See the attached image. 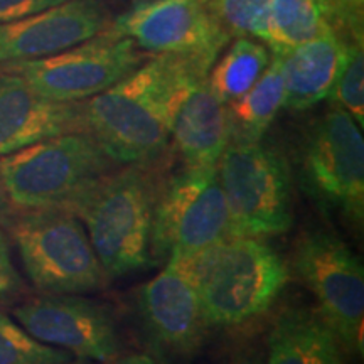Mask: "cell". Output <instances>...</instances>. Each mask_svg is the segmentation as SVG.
Masks as SVG:
<instances>
[{"mask_svg": "<svg viewBox=\"0 0 364 364\" xmlns=\"http://www.w3.org/2000/svg\"><path fill=\"white\" fill-rule=\"evenodd\" d=\"M136 314L154 348L177 358L193 356L206 341L209 324L194 285L176 262L136 292Z\"/></svg>", "mask_w": 364, "mask_h": 364, "instance_id": "obj_13", "label": "cell"}, {"mask_svg": "<svg viewBox=\"0 0 364 364\" xmlns=\"http://www.w3.org/2000/svg\"><path fill=\"white\" fill-rule=\"evenodd\" d=\"M265 364H344V348L317 309L285 307L268 336Z\"/></svg>", "mask_w": 364, "mask_h": 364, "instance_id": "obj_18", "label": "cell"}, {"mask_svg": "<svg viewBox=\"0 0 364 364\" xmlns=\"http://www.w3.org/2000/svg\"><path fill=\"white\" fill-rule=\"evenodd\" d=\"M231 139L228 105L216 97L208 76L189 86L177 107L171 140L184 167H216Z\"/></svg>", "mask_w": 364, "mask_h": 364, "instance_id": "obj_16", "label": "cell"}, {"mask_svg": "<svg viewBox=\"0 0 364 364\" xmlns=\"http://www.w3.org/2000/svg\"><path fill=\"white\" fill-rule=\"evenodd\" d=\"M159 161L117 167L71 209L110 280L150 265L154 209L164 181Z\"/></svg>", "mask_w": 364, "mask_h": 364, "instance_id": "obj_3", "label": "cell"}, {"mask_svg": "<svg viewBox=\"0 0 364 364\" xmlns=\"http://www.w3.org/2000/svg\"><path fill=\"white\" fill-rule=\"evenodd\" d=\"M336 107L343 108L354 118V122L364 125V54L363 39H353L349 43L348 56L338 78L334 81L329 97Z\"/></svg>", "mask_w": 364, "mask_h": 364, "instance_id": "obj_24", "label": "cell"}, {"mask_svg": "<svg viewBox=\"0 0 364 364\" xmlns=\"http://www.w3.org/2000/svg\"><path fill=\"white\" fill-rule=\"evenodd\" d=\"M107 27L108 12L100 0H65L21 19L0 22V65L53 56Z\"/></svg>", "mask_w": 364, "mask_h": 364, "instance_id": "obj_14", "label": "cell"}, {"mask_svg": "<svg viewBox=\"0 0 364 364\" xmlns=\"http://www.w3.org/2000/svg\"><path fill=\"white\" fill-rule=\"evenodd\" d=\"M6 228L39 292L81 295L110 282L83 223L68 209H17Z\"/></svg>", "mask_w": 364, "mask_h": 364, "instance_id": "obj_5", "label": "cell"}, {"mask_svg": "<svg viewBox=\"0 0 364 364\" xmlns=\"http://www.w3.org/2000/svg\"><path fill=\"white\" fill-rule=\"evenodd\" d=\"M201 2L231 39H263L270 0H201Z\"/></svg>", "mask_w": 364, "mask_h": 364, "instance_id": "obj_23", "label": "cell"}, {"mask_svg": "<svg viewBox=\"0 0 364 364\" xmlns=\"http://www.w3.org/2000/svg\"><path fill=\"white\" fill-rule=\"evenodd\" d=\"M134 41L110 27L85 43L48 58L0 65L39 95L56 102H85L124 80L144 63Z\"/></svg>", "mask_w": 364, "mask_h": 364, "instance_id": "obj_10", "label": "cell"}, {"mask_svg": "<svg viewBox=\"0 0 364 364\" xmlns=\"http://www.w3.org/2000/svg\"><path fill=\"white\" fill-rule=\"evenodd\" d=\"M211 63L182 54H156L124 80L85 100L86 132L118 164H149L164 156L176 110Z\"/></svg>", "mask_w": 364, "mask_h": 364, "instance_id": "obj_1", "label": "cell"}, {"mask_svg": "<svg viewBox=\"0 0 364 364\" xmlns=\"http://www.w3.org/2000/svg\"><path fill=\"white\" fill-rule=\"evenodd\" d=\"M230 236V213L216 167H182L162 181L154 209L150 265L184 260Z\"/></svg>", "mask_w": 364, "mask_h": 364, "instance_id": "obj_8", "label": "cell"}, {"mask_svg": "<svg viewBox=\"0 0 364 364\" xmlns=\"http://www.w3.org/2000/svg\"><path fill=\"white\" fill-rule=\"evenodd\" d=\"M331 27L324 0H270L263 43L272 51L294 48Z\"/></svg>", "mask_w": 364, "mask_h": 364, "instance_id": "obj_20", "label": "cell"}, {"mask_svg": "<svg viewBox=\"0 0 364 364\" xmlns=\"http://www.w3.org/2000/svg\"><path fill=\"white\" fill-rule=\"evenodd\" d=\"M154 54H182L215 65L231 38L201 0H144L110 26Z\"/></svg>", "mask_w": 364, "mask_h": 364, "instance_id": "obj_12", "label": "cell"}, {"mask_svg": "<svg viewBox=\"0 0 364 364\" xmlns=\"http://www.w3.org/2000/svg\"><path fill=\"white\" fill-rule=\"evenodd\" d=\"M218 176L230 213V236L268 238L292 228V172L279 150L230 140L218 162Z\"/></svg>", "mask_w": 364, "mask_h": 364, "instance_id": "obj_6", "label": "cell"}, {"mask_svg": "<svg viewBox=\"0 0 364 364\" xmlns=\"http://www.w3.org/2000/svg\"><path fill=\"white\" fill-rule=\"evenodd\" d=\"M22 279L14 265L11 243L0 226V300L16 297L22 292Z\"/></svg>", "mask_w": 364, "mask_h": 364, "instance_id": "obj_26", "label": "cell"}, {"mask_svg": "<svg viewBox=\"0 0 364 364\" xmlns=\"http://www.w3.org/2000/svg\"><path fill=\"white\" fill-rule=\"evenodd\" d=\"M363 129L348 112L332 107L312 127L299 166L300 188L326 215L353 230L364 220Z\"/></svg>", "mask_w": 364, "mask_h": 364, "instance_id": "obj_7", "label": "cell"}, {"mask_svg": "<svg viewBox=\"0 0 364 364\" xmlns=\"http://www.w3.org/2000/svg\"><path fill=\"white\" fill-rule=\"evenodd\" d=\"M331 26L341 31H351L354 39H363L364 0H324Z\"/></svg>", "mask_w": 364, "mask_h": 364, "instance_id": "obj_25", "label": "cell"}, {"mask_svg": "<svg viewBox=\"0 0 364 364\" xmlns=\"http://www.w3.org/2000/svg\"><path fill=\"white\" fill-rule=\"evenodd\" d=\"M230 364H263V363H262L260 356H257V354H250V356L236 358Z\"/></svg>", "mask_w": 364, "mask_h": 364, "instance_id": "obj_30", "label": "cell"}, {"mask_svg": "<svg viewBox=\"0 0 364 364\" xmlns=\"http://www.w3.org/2000/svg\"><path fill=\"white\" fill-rule=\"evenodd\" d=\"M349 43L341 31L331 26L311 41L284 51H272L280 58L284 108L304 112L329 97L348 56Z\"/></svg>", "mask_w": 364, "mask_h": 364, "instance_id": "obj_17", "label": "cell"}, {"mask_svg": "<svg viewBox=\"0 0 364 364\" xmlns=\"http://www.w3.org/2000/svg\"><path fill=\"white\" fill-rule=\"evenodd\" d=\"M110 364H159L156 359L149 354H129V356L117 358L115 361Z\"/></svg>", "mask_w": 364, "mask_h": 364, "instance_id": "obj_29", "label": "cell"}, {"mask_svg": "<svg viewBox=\"0 0 364 364\" xmlns=\"http://www.w3.org/2000/svg\"><path fill=\"white\" fill-rule=\"evenodd\" d=\"M86 132L83 102H56L0 71V157L51 136Z\"/></svg>", "mask_w": 364, "mask_h": 364, "instance_id": "obj_15", "label": "cell"}, {"mask_svg": "<svg viewBox=\"0 0 364 364\" xmlns=\"http://www.w3.org/2000/svg\"><path fill=\"white\" fill-rule=\"evenodd\" d=\"M14 318L39 343L75 358L110 364L120 353L112 312L80 295L43 294L14 309Z\"/></svg>", "mask_w": 364, "mask_h": 364, "instance_id": "obj_11", "label": "cell"}, {"mask_svg": "<svg viewBox=\"0 0 364 364\" xmlns=\"http://www.w3.org/2000/svg\"><path fill=\"white\" fill-rule=\"evenodd\" d=\"M294 272L316 297L321 316L346 351L363 354L364 268L361 258L343 238L314 228L299 236L292 257Z\"/></svg>", "mask_w": 364, "mask_h": 364, "instance_id": "obj_9", "label": "cell"}, {"mask_svg": "<svg viewBox=\"0 0 364 364\" xmlns=\"http://www.w3.org/2000/svg\"><path fill=\"white\" fill-rule=\"evenodd\" d=\"M61 2L65 0H0V22L21 19Z\"/></svg>", "mask_w": 364, "mask_h": 364, "instance_id": "obj_27", "label": "cell"}, {"mask_svg": "<svg viewBox=\"0 0 364 364\" xmlns=\"http://www.w3.org/2000/svg\"><path fill=\"white\" fill-rule=\"evenodd\" d=\"M16 213H17V209L14 208L11 199H9L6 184H4L2 174H0V226L6 228Z\"/></svg>", "mask_w": 364, "mask_h": 364, "instance_id": "obj_28", "label": "cell"}, {"mask_svg": "<svg viewBox=\"0 0 364 364\" xmlns=\"http://www.w3.org/2000/svg\"><path fill=\"white\" fill-rule=\"evenodd\" d=\"M73 359L70 353L39 343L0 311V364H59Z\"/></svg>", "mask_w": 364, "mask_h": 364, "instance_id": "obj_22", "label": "cell"}, {"mask_svg": "<svg viewBox=\"0 0 364 364\" xmlns=\"http://www.w3.org/2000/svg\"><path fill=\"white\" fill-rule=\"evenodd\" d=\"M140 2H144V0H140Z\"/></svg>", "mask_w": 364, "mask_h": 364, "instance_id": "obj_32", "label": "cell"}, {"mask_svg": "<svg viewBox=\"0 0 364 364\" xmlns=\"http://www.w3.org/2000/svg\"><path fill=\"white\" fill-rule=\"evenodd\" d=\"M118 166L88 132L51 136L0 157V174L16 209L71 211Z\"/></svg>", "mask_w": 364, "mask_h": 364, "instance_id": "obj_4", "label": "cell"}, {"mask_svg": "<svg viewBox=\"0 0 364 364\" xmlns=\"http://www.w3.org/2000/svg\"><path fill=\"white\" fill-rule=\"evenodd\" d=\"M285 86L280 58L272 54L260 80L243 97L228 103L231 139L236 142H260L273 118L284 108Z\"/></svg>", "mask_w": 364, "mask_h": 364, "instance_id": "obj_19", "label": "cell"}, {"mask_svg": "<svg viewBox=\"0 0 364 364\" xmlns=\"http://www.w3.org/2000/svg\"><path fill=\"white\" fill-rule=\"evenodd\" d=\"M270 63L267 46L253 38H236L216 66L208 73V83L223 103L243 97L260 80Z\"/></svg>", "mask_w": 364, "mask_h": 364, "instance_id": "obj_21", "label": "cell"}, {"mask_svg": "<svg viewBox=\"0 0 364 364\" xmlns=\"http://www.w3.org/2000/svg\"><path fill=\"white\" fill-rule=\"evenodd\" d=\"M59 364H100V363H95V361H90V359H70V361L66 363H59Z\"/></svg>", "mask_w": 364, "mask_h": 364, "instance_id": "obj_31", "label": "cell"}, {"mask_svg": "<svg viewBox=\"0 0 364 364\" xmlns=\"http://www.w3.org/2000/svg\"><path fill=\"white\" fill-rule=\"evenodd\" d=\"M194 285L209 327H238L275 306L290 268L263 238L226 236L184 260H176Z\"/></svg>", "mask_w": 364, "mask_h": 364, "instance_id": "obj_2", "label": "cell"}]
</instances>
